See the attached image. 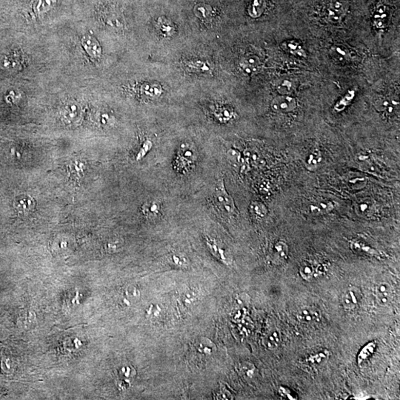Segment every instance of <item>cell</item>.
<instances>
[{
    "label": "cell",
    "mask_w": 400,
    "mask_h": 400,
    "mask_svg": "<svg viewBox=\"0 0 400 400\" xmlns=\"http://www.w3.org/2000/svg\"><path fill=\"white\" fill-rule=\"evenodd\" d=\"M300 274L304 280L310 281L316 274L315 267L311 263H305L300 267Z\"/></svg>",
    "instance_id": "cell-24"
},
{
    "label": "cell",
    "mask_w": 400,
    "mask_h": 400,
    "mask_svg": "<svg viewBox=\"0 0 400 400\" xmlns=\"http://www.w3.org/2000/svg\"><path fill=\"white\" fill-rule=\"evenodd\" d=\"M351 248L354 251L357 252V253L358 252H365V253L371 254V255H376L377 253V251L357 241L351 242Z\"/></svg>",
    "instance_id": "cell-32"
},
{
    "label": "cell",
    "mask_w": 400,
    "mask_h": 400,
    "mask_svg": "<svg viewBox=\"0 0 400 400\" xmlns=\"http://www.w3.org/2000/svg\"><path fill=\"white\" fill-rule=\"evenodd\" d=\"M288 246L284 241H279L272 249L271 258L274 264H284L288 258Z\"/></svg>",
    "instance_id": "cell-8"
},
{
    "label": "cell",
    "mask_w": 400,
    "mask_h": 400,
    "mask_svg": "<svg viewBox=\"0 0 400 400\" xmlns=\"http://www.w3.org/2000/svg\"><path fill=\"white\" fill-rule=\"evenodd\" d=\"M297 100L290 95H281L277 96L272 100L270 104L273 112L279 114L290 113L297 108Z\"/></svg>",
    "instance_id": "cell-3"
},
{
    "label": "cell",
    "mask_w": 400,
    "mask_h": 400,
    "mask_svg": "<svg viewBox=\"0 0 400 400\" xmlns=\"http://www.w3.org/2000/svg\"><path fill=\"white\" fill-rule=\"evenodd\" d=\"M85 169V165L82 163V162H79V161L74 162L73 163H71V166H70V175L75 176L74 178H76V179H79Z\"/></svg>",
    "instance_id": "cell-31"
},
{
    "label": "cell",
    "mask_w": 400,
    "mask_h": 400,
    "mask_svg": "<svg viewBox=\"0 0 400 400\" xmlns=\"http://www.w3.org/2000/svg\"><path fill=\"white\" fill-rule=\"evenodd\" d=\"M193 155V152L189 147L182 145L177 158V164L182 168H184L186 164H190Z\"/></svg>",
    "instance_id": "cell-18"
},
{
    "label": "cell",
    "mask_w": 400,
    "mask_h": 400,
    "mask_svg": "<svg viewBox=\"0 0 400 400\" xmlns=\"http://www.w3.org/2000/svg\"><path fill=\"white\" fill-rule=\"evenodd\" d=\"M393 291L391 286L387 283H379L375 288L377 303L381 306H386L392 300Z\"/></svg>",
    "instance_id": "cell-6"
},
{
    "label": "cell",
    "mask_w": 400,
    "mask_h": 400,
    "mask_svg": "<svg viewBox=\"0 0 400 400\" xmlns=\"http://www.w3.org/2000/svg\"><path fill=\"white\" fill-rule=\"evenodd\" d=\"M328 352L327 351L324 352L317 353V354H311L307 359V362L310 363L312 365H321L323 363L325 362L328 360Z\"/></svg>",
    "instance_id": "cell-28"
},
{
    "label": "cell",
    "mask_w": 400,
    "mask_h": 400,
    "mask_svg": "<svg viewBox=\"0 0 400 400\" xmlns=\"http://www.w3.org/2000/svg\"><path fill=\"white\" fill-rule=\"evenodd\" d=\"M160 210V206L154 202L146 203L142 207V211L144 214L148 217H155L157 216Z\"/></svg>",
    "instance_id": "cell-25"
},
{
    "label": "cell",
    "mask_w": 400,
    "mask_h": 400,
    "mask_svg": "<svg viewBox=\"0 0 400 400\" xmlns=\"http://www.w3.org/2000/svg\"><path fill=\"white\" fill-rule=\"evenodd\" d=\"M158 25H159L161 31L164 32V34H170V32H172L173 30V26L172 25L171 22H169V20L164 19V18H160L159 19Z\"/></svg>",
    "instance_id": "cell-34"
},
{
    "label": "cell",
    "mask_w": 400,
    "mask_h": 400,
    "mask_svg": "<svg viewBox=\"0 0 400 400\" xmlns=\"http://www.w3.org/2000/svg\"><path fill=\"white\" fill-rule=\"evenodd\" d=\"M188 68L189 71L193 72L207 73L210 71V68L208 66L207 64L202 61H191L187 64Z\"/></svg>",
    "instance_id": "cell-26"
},
{
    "label": "cell",
    "mask_w": 400,
    "mask_h": 400,
    "mask_svg": "<svg viewBox=\"0 0 400 400\" xmlns=\"http://www.w3.org/2000/svg\"><path fill=\"white\" fill-rule=\"evenodd\" d=\"M348 4L343 1H334L331 2L326 9V15L331 22H340L346 15Z\"/></svg>",
    "instance_id": "cell-4"
},
{
    "label": "cell",
    "mask_w": 400,
    "mask_h": 400,
    "mask_svg": "<svg viewBox=\"0 0 400 400\" xmlns=\"http://www.w3.org/2000/svg\"><path fill=\"white\" fill-rule=\"evenodd\" d=\"M266 4L265 0H251L248 8V13L253 17H258L261 16L266 8Z\"/></svg>",
    "instance_id": "cell-20"
},
{
    "label": "cell",
    "mask_w": 400,
    "mask_h": 400,
    "mask_svg": "<svg viewBox=\"0 0 400 400\" xmlns=\"http://www.w3.org/2000/svg\"><path fill=\"white\" fill-rule=\"evenodd\" d=\"M388 10L383 5H379L374 15V25L379 29L385 28L388 20Z\"/></svg>",
    "instance_id": "cell-14"
},
{
    "label": "cell",
    "mask_w": 400,
    "mask_h": 400,
    "mask_svg": "<svg viewBox=\"0 0 400 400\" xmlns=\"http://www.w3.org/2000/svg\"><path fill=\"white\" fill-rule=\"evenodd\" d=\"M240 66L242 69L248 75L254 74L261 68V61L256 55H248L242 59Z\"/></svg>",
    "instance_id": "cell-10"
},
{
    "label": "cell",
    "mask_w": 400,
    "mask_h": 400,
    "mask_svg": "<svg viewBox=\"0 0 400 400\" xmlns=\"http://www.w3.org/2000/svg\"><path fill=\"white\" fill-rule=\"evenodd\" d=\"M251 209L253 213L260 217L266 216L267 213V209L264 204L259 202H253L251 204Z\"/></svg>",
    "instance_id": "cell-33"
},
{
    "label": "cell",
    "mask_w": 400,
    "mask_h": 400,
    "mask_svg": "<svg viewBox=\"0 0 400 400\" xmlns=\"http://www.w3.org/2000/svg\"><path fill=\"white\" fill-rule=\"evenodd\" d=\"M82 108L75 101L67 102L60 111L61 119L67 125H75L82 119Z\"/></svg>",
    "instance_id": "cell-2"
},
{
    "label": "cell",
    "mask_w": 400,
    "mask_h": 400,
    "mask_svg": "<svg viewBox=\"0 0 400 400\" xmlns=\"http://www.w3.org/2000/svg\"><path fill=\"white\" fill-rule=\"evenodd\" d=\"M321 153L318 150H314L311 154L309 155L306 162V167L308 170L314 171L320 166L321 162Z\"/></svg>",
    "instance_id": "cell-23"
},
{
    "label": "cell",
    "mask_w": 400,
    "mask_h": 400,
    "mask_svg": "<svg viewBox=\"0 0 400 400\" xmlns=\"http://www.w3.org/2000/svg\"><path fill=\"white\" fill-rule=\"evenodd\" d=\"M319 314L317 311L309 307H303L297 314V319L300 322L306 324L315 323L319 319Z\"/></svg>",
    "instance_id": "cell-15"
},
{
    "label": "cell",
    "mask_w": 400,
    "mask_h": 400,
    "mask_svg": "<svg viewBox=\"0 0 400 400\" xmlns=\"http://www.w3.org/2000/svg\"><path fill=\"white\" fill-rule=\"evenodd\" d=\"M125 294H126V297L128 298H136V297H139V292H138V290L135 288L134 287H132V286H130V287H128L125 290Z\"/></svg>",
    "instance_id": "cell-37"
},
{
    "label": "cell",
    "mask_w": 400,
    "mask_h": 400,
    "mask_svg": "<svg viewBox=\"0 0 400 400\" xmlns=\"http://www.w3.org/2000/svg\"><path fill=\"white\" fill-rule=\"evenodd\" d=\"M193 12L196 14V17H199V19L206 20L212 17L213 10L210 5L200 3L195 6Z\"/></svg>",
    "instance_id": "cell-21"
},
{
    "label": "cell",
    "mask_w": 400,
    "mask_h": 400,
    "mask_svg": "<svg viewBox=\"0 0 400 400\" xmlns=\"http://www.w3.org/2000/svg\"><path fill=\"white\" fill-rule=\"evenodd\" d=\"M281 333L277 328H272L266 334L263 340L265 346L268 349H274L280 345L281 343Z\"/></svg>",
    "instance_id": "cell-11"
},
{
    "label": "cell",
    "mask_w": 400,
    "mask_h": 400,
    "mask_svg": "<svg viewBox=\"0 0 400 400\" xmlns=\"http://www.w3.org/2000/svg\"><path fill=\"white\" fill-rule=\"evenodd\" d=\"M334 209L332 203L327 202V203H320L317 205L311 206V210L314 214H323V213H328Z\"/></svg>",
    "instance_id": "cell-27"
},
{
    "label": "cell",
    "mask_w": 400,
    "mask_h": 400,
    "mask_svg": "<svg viewBox=\"0 0 400 400\" xmlns=\"http://www.w3.org/2000/svg\"><path fill=\"white\" fill-rule=\"evenodd\" d=\"M398 102L394 100H390L386 98L378 99L375 105L377 109L381 112H385L388 114H392L395 110V107L398 105Z\"/></svg>",
    "instance_id": "cell-19"
},
{
    "label": "cell",
    "mask_w": 400,
    "mask_h": 400,
    "mask_svg": "<svg viewBox=\"0 0 400 400\" xmlns=\"http://www.w3.org/2000/svg\"><path fill=\"white\" fill-rule=\"evenodd\" d=\"M114 116H112L109 114L106 113V112L100 114L97 116L98 122L100 125H104V126L105 125H112L114 123Z\"/></svg>",
    "instance_id": "cell-35"
},
{
    "label": "cell",
    "mask_w": 400,
    "mask_h": 400,
    "mask_svg": "<svg viewBox=\"0 0 400 400\" xmlns=\"http://www.w3.org/2000/svg\"><path fill=\"white\" fill-rule=\"evenodd\" d=\"M82 45L90 57L95 59L100 57L102 48L96 38L91 35L84 36L82 39Z\"/></svg>",
    "instance_id": "cell-7"
},
{
    "label": "cell",
    "mask_w": 400,
    "mask_h": 400,
    "mask_svg": "<svg viewBox=\"0 0 400 400\" xmlns=\"http://www.w3.org/2000/svg\"><path fill=\"white\" fill-rule=\"evenodd\" d=\"M207 245L213 255L216 256L219 260H222V261L226 263V257H225L224 251L221 248H220V247L217 246V245L213 240L207 238Z\"/></svg>",
    "instance_id": "cell-30"
},
{
    "label": "cell",
    "mask_w": 400,
    "mask_h": 400,
    "mask_svg": "<svg viewBox=\"0 0 400 400\" xmlns=\"http://www.w3.org/2000/svg\"><path fill=\"white\" fill-rule=\"evenodd\" d=\"M57 2V0H35L32 5L33 12L37 16L42 15L51 11Z\"/></svg>",
    "instance_id": "cell-13"
},
{
    "label": "cell",
    "mask_w": 400,
    "mask_h": 400,
    "mask_svg": "<svg viewBox=\"0 0 400 400\" xmlns=\"http://www.w3.org/2000/svg\"><path fill=\"white\" fill-rule=\"evenodd\" d=\"M354 96H355V92L354 91L348 92V93H347L340 102H337V105L334 107L336 112H340L344 110V108H346L351 103Z\"/></svg>",
    "instance_id": "cell-29"
},
{
    "label": "cell",
    "mask_w": 400,
    "mask_h": 400,
    "mask_svg": "<svg viewBox=\"0 0 400 400\" xmlns=\"http://www.w3.org/2000/svg\"><path fill=\"white\" fill-rule=\"evenodd\" d=\"M152 142H151L150 140H147L146 142L144 143L143 146H142V149H141L140 152H139V155H138L137 158L138 159H141V158L143 157L147 152L152 149Z\"/></svg>",
    "instance_id": "cell-36"
},
{
    "label": "cell",
    "mask_w": 400,
    "mask_h": 400,
    "mask_svg": "<svg viewBox=\"0 0 400 400\" xmlns=\"http://www.w3.org/2000/svg\"><path fill=\"white\" fill-rule=\"evenodd\" d=\"M277 89L281 95H290L294 93L295 85L292 80L284 78L277 82Z\"/></svg>",
    "instance_id": "cell-17"
},
{
    "label": "cell",
    "mask_w": 400,
    "mask_h": 400,
    "mask_svg": "<svg viewBox=\"0 0 400 400\" xmlns=\"http://www.w3.org/2000/svg\"><path fill=\"white\" fill-rule=\"evenodd\" d=\"M283 48L285 51L294 56L306 57L305 51L298 42L295 41H287V42H283Z\"/></svg>",
    "instance_id": "cell-16"
},
{
    "label": "cell",
    "mask_w": 400,
    "mask_h": 400,
    "mask_svg": "<svg viewBox=\"0 0 400 400\" xmlns=\"http://www.w3.org/2000/svg\"><path fill=\"white\" fill-rule=\"evenodd\" d=\"M35 206L34 199L28 195L19 196L14 202V207L21 214H29L34 211Z\"/></svg>",
    "instance_id": "cell-9"
},
{
    "label": "cell",
    "mask_w": 400,
    "mask_h": 400,
    "mask_svg": "<svg viewBox=\"0 0 400 400\" xmlns=\"http://www.w3.org/2000/svg\"><path fill=\"white\" fill-rule=\"evenodd\" d=\"M362 301V293L360 289L355 287H348L342 296L343 307L348 311L354 310L358 307Z\"/></svg>",
    "instance_id": "cell-5"
},
{
    "label": "cell",
    "mask_w": 400,
    "mask_h": 400,
    "mask_svg": "<svg viewBox=\"0 0 400 400\" xmlns=\"http://www.w3.org/2000/svg\"><path fill=\"white\" fill-rule=\"evenodd\" d=\"M213 199L216 206L222 211H224L229 215H235L237 213V209L233 198L228 193L225 187L223 179H220L215 187Z\"/></svg>",
    "instance_id": "cell-1"
},
{
    "label": "cell",
    "mask_w": 400,
    "mask_h": 400,
    "mask_svg": "<svg viewBox=\"0 0 400 400\" xmlns=\"http://www.w3.org/2000/svg\"><path fill=\"white\" fill-rule=\"evenodd\" d=\"M162 88L158 83H145L140 87V94L149 99H156L160 96Z\"/></svg>",
    "instance_id": "cell-12"
},
{
    "label": "cell",
    "mask_w": 400,
    "mask_h": 400,
    "mask_svg": "<svg viewBox=\"0 0 400 400\" xmlns=\"http://www.w3.org/2000/svg\"><path fill=\"white\" fill-rule=\"evenodd\" d=\"M215 115L220 122L226 123V122H229L234 117L235 114L230 108L223 107V108H218L216 109Z\"/></svg>",
    "instance_id": "cell-22"
}]
</instances>
